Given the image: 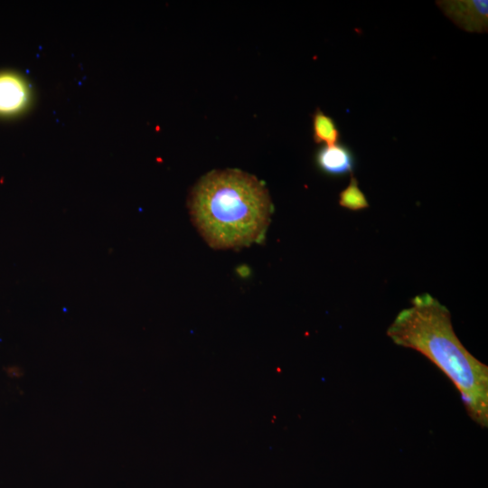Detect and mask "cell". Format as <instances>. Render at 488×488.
<instances>
[{
    "label": "cell",
    "instance_id": "6da1fadb",
    "mask_svg": "<svg viewBox=\"0 0 488 488\" xmlns=\"http://www.w3.org/2000/svg\"><path fill=\"white\" fill-rule=\"evenodd\" d=\"M397 345L415 350L454 384L470 418L488 426V367L456 336L449 310L430 294L416 296L387 329Z\"/></svg>",
    "mask_w": 488,
    "mask_h": 488
},
{
    "label": "cell",
    "instance_id": "7a4b0ae2",
    "mask_svg": "<svg viewBox=\"0 0 488 488\" xmlns=\"http://www.w3.org/2000/svg\"><path fill=\"white\" fill-rule=\"evenodd\" d=\"M188 206L194 226L213 249L258 241L269 223L271 202L264 185L239 170L212 171L193 187Z\"/></svg>",
    "mask_w": 488,
    "mask_h": 488
},
{
    "label": "cell",
    "instance_id": "3957f363",
    "mask_svg": "<svg viewBox=\"0 0 488 488\" xmlns=\"http://www.w3.org/2000/svg\"><path fill=\"white\" fill-rule=\"evenodd\" d=\"M31 100V88L20 74L0 71V116L9 117L23 112Z\"/></svg>",
    "mask_w": 488,
    "mask_h": 488
},
{
    "label": "cell",
    "instance_id": "277c9868",
    "mask_svg": "<svg viewBox=\"0 0 488 488\" xmlns=\"http://www.w3.org/2000/svg\"><path fill=\"white\" fill-rule=\"evenodd\" d=\"M443 12L457 25L469 32H486L487 1L437 2Z\"/></svg>",
    "mask_w": 488,
    "mask_h": 488
},
{
    "label": "cell",
    "instance_id": "5b68a950",
    "mask_svg": "<svg viewBox=\"0 0 488 488\" xmlns=\"http://www.w3.org/2000/svg\"><path fill=\"white\" fill-rule=\"evenodd\" d=\"M315 162L321 171L332 176L352 174L355 165L352 151L342 144L320 148L315 155Z\"/></svg>",
    "mask_w": 488,
    "mask_h": 488
},
{
    "label": "cell",
    "instance_id": "8992f818",
    "mask_svg": "<svg viewBox=\"0 0 488 488\" xmlns=\"http://www.w3.org/2000/svg\"><path fill=\"white\" fill-rule=\"evenodd\" d=\"M313 139L316 144L332 145L338 144L341 134L335 121L320 108H317L313 117Z\"/></svg>",
    "mask_w": 488,
    "mask_h": 488
},
{
    "label": "cell",
    "instance_id": "52a82bcc",
    "mask_svg": "<svg viewBox=\"0 0 488 488\" xmlns=\"http://www.w3.org/2000/svg\"><path fill=\"white\" fill-rule=\"evenodd\" d=\"M339 204L351 211H361L370 206L365 194L359 188V183L355 176L352 175L347 187L340 192Z\"/></svg>",
    "mask_w": 488,
    "mask_h": 488
}]
</instances>
